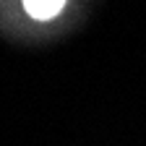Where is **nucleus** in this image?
<instances>
[{
    "mask_svg": "<svg viewBox=\"0 0 146 146\" xmlns=\"http://www.w3.org/2000/svg\"><path fill=\"white\" fill-rule=\"evenodd\" d=\"M65 5V0H24V8L31 18H39V21H44V18H55Z\"/></svg>",
    "mask_w": 146,
    "mask_h": 146,
    "instance_id": "obj_1",
    "label": "nucleus"
}]
</instances>
